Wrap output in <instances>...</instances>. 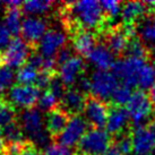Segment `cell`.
I'll list each match as a JSON object with an SVG mask.
<instances>
[{"mask_svg": "<svg viewBox=\"0 0 155 155\" xmlns=\"http://www.w3.org/2000/svg\"><path fill=\"white\" fill-rule=\"evenodd\" d=\"M85 69H86V65L83 57L75 56L61 67H59L58 75L61 78V81L65 83L66 86L69 88V87H74L78 78L85 74Z\"/></svg>", "mask_w": 155, "mask_h": 155, "instance_id": "2e32d148", "label": "cell"}, {"mask_svg": "<svg viewBox=\"0 0 155 155\" xmlns=\"http://www.w3.org/2000/svg\"><path fill=\"white\" fill-rule=\"evenodd\" d=\"M34 51V49L27 44L19 36H16L12 40L9 47L1 54L2 57V65L7 66L12 69H19L26 65L28 57Z\"/></svg>", "mask_w": 155, "mask_h": 155, "instance_id": "8992f818", "label": "cell"}, {"mask_svg": "<svg viewBox=\"0 0 155 155\" xmlns=\"http://www.w3.org/2000/svg\"><path fill=\"white\" fill-rule=\"evenodd\" d=\"M126 109L130 117L131 130L146 127L155 118L154 107L145 91L137 90L133 93V96Z\"/></svg>", "mask_w": 155, "mask_h": 155, "instance_id": "7a4b0ae2", "label": "cell"}, {"mask_svg": "<svg viewBox=\"0 0 155 155\" xmlns=\"http://www.w3.org/2000/svg\"><path fill=\"white\" fill-rule=\"evenodd\" d=\"M131 96H133L131 88L120 83L113 92L111 99H110L111 100L110 103L113 105H118V107H124V105H127L129 103Z\"/></svg>", "mask_w": 155, "mask_h": 155, "instance_id": "f1b7e54d", "label": "cell"}, {"mask_svg": "<svg viewBox=\"0 0 155 155\" xmlns=\"http://www.w3.org/2000/svg\"><path fill=\"white\" fill-rule=\"evenodd\" d=\"M49 28V22L47 18L41 16H27L23 19L22 24V39L27 44H30L34 50H36L38 44L42 40L44 34Z\"/></svg>", "mask_w": 155, "mask_h": 155, "instance_id": "9c48e42d", "label": "cell"}, {"mask_svg": "<svg viewBox=\"0 0 155 155\" xmlns=\"http://www.w3.org/2000/svg\"><path fill=\"white\" fill-rule=\"evenodd\" d=\"M91 94L107 102L111 99L114 90L120 84L116 76L107 70H95L91 76Z\"/></svg>", "mask_w": 155, "mask_h": 155, "instance_id": "30bf717a", "label": "cell"}, {"mask_svg": "<svg viewBox=\"0 0 155 155\" xmlns=\"http://www.w3.org/2000/svg\"><path fill=\"white\" fill-rule=\"evenodd\" d=\"M17 119L18 113L16 108L6 97L0 96V128H4Z\"/></svg>", "mask_w": 155, "mask_h": 155, "instance_id": "484cf974", "label": "cell"}, {"mask_svg": "<svg viewBox=\"0 0 155 155\" xmlns=\"http://www.w3.org/2000/svg\"><path fill=\"white\" fill-rule=\"evenodd\" d=\"M12 33L8 31V28L5 26V24L0 23V54H2L6 49L9 47L12 42Z\"/></svg>", "mask_w": 155, "mask_h": 155, "instance_id": "8d00e7d4", "label": "cell"}, {"mask_svg": "<svg viewBox=\"0 0 155 155\" xmlns=\"http://www.w3.org/2000/svg\"><path fill=\"white\" fill-rule=\"evenodd\" d=\"M18 122L22 126L26 139L30 142L39 134L45 130L44 129L45 120L42 114V111H40L38 107L21 110L18 114Z\"/></svg>", "mask_w": 155, "mask_h": 155, "instance_id": "7c38bea8", "label": "cell"}, {"mask_svg": "<svg viewBox=\"0 0 155 155\" xmlns=\"http://www.w3.org/2000/svg\"><path fill=\"white\" fill-rule=\"evenodd\" d=\"M56 2L49 1V0H31V1H24L22 5L23 14H26L27 16H40L43 14H48L51 12L54 7Z\"/></svg>", "mask_w": 155, "mask_h": 155, "instance_id": "603a6c76", "label": "cell"}, {"mask_svg": "<svg viewBox=\"0 0 155 155\" xmlns=\"http://www.w3.org/2000/svg\"><path fill=\"white\" fill-rule=\"evenodd\" d=\"M152 68H153V71H154V74H155V59L152 61Z\"/></svg>", "mask_w": 155, "mask_h": 155, "instance_id": "7bdbcfd3", "label": "cell"}, {"mask_svg": "<svg viewBox=\"0 0 155 155\" xmlns=\"http://www.w3.org/2000/svg\"><path fill=\"white\" fill-rule=\"evenodd\" d=\"M38 75H39L38 69L26 64L18 69L17 74H16V81L21 85H32L36 81Z\"/></svg>", "mask_w": 155, "mask_h": 155, "instance_id": "4dcf8cb0", "label": "cell"}, {"mask_svg": "<svg viewBox=\"0 0 155 155\" xmlns=\"http://www.w3.org/2000/svg\"><path fill=\"white\" fill-rule=\"evenodd\" d=\"M113 138L104 129L90 128L76 146V155H104L112 146Z\"/></svg>", "mask_w": 155, "mask_h": 155, "instance_id": "3957f363", "label": "cell"}, {"mask_svg": "<svg viewBox=\"0 0 155 155\" xmlns=\"http://www.w3.org/2000/svg\"><path fill=\"white\" fill-rule=\"evenodd\" d=\"M130 129V117L127 109L111 104L107 122V131L112 137H116Z\"/></svg>", "mask_w": 155, "mask_h": 155, "instance_id": "5bb4252c", "label": "cell"}, {"mask_svg": "<svg viewBox=\"0 0 155 155\" xmlns=\"http://www.w3.org/2000/svg\"><path fill=\"white\" fill-rule=\"evenodd\" d=\"M45 155H76V152L71 151L70 147L60 145L58 143H52L45 150Z\"/></svg>", "mask_w": 155, "mask_h": 155, "instance_id": "d590c367", "label": "cell"}, {"mask_svg": "<svg viewBox=\"0 0 155 155\" xmlns=\"http://www.w3.org/2000/svg\"><path fill=\"white\" fill-rule=\"evenodd\" d=\"M74 87H76L78 91H81L82 93H84L85 95H90L91 88H92V83H91V78L85 76V74L81 76L77 79L76 84L74 85Z\"/></svg>", "mask_w": 155, "mask_h": 155, "instance_id": "74e56055", "label": "cell"}, {"mask_svg": "<svg viewBox=\"0 0 155 155\" xmlns=\"http://www.w3.org/2000/svg\"><path fill=\"white\" fill-rule=\"evenodd\" d=\"M6 142L4 139L2 135V129L0 128V155H6Z\"/></svg>", "mask_w": 155, "mask_h": 155, "instance_id": "ab89813d", "label": "cell"}, {"mask_svg": "<svg viewBox=\"0 0 155 155\" xmlns=\"http://www.w3.org/2000/svg\"><path fill=\"white\" fill-rule=\"evenodd\" d=\"M113 138L112 145L120 152L121 155H131L133 148V137H131V129L121 134L119 136H116Z\"/></svg>", "mask_w": 155, "mask_h": 155, "instance_id": "4316f807", "label": "cell"}, {"mask_svg": "<svg viewBox=\"0 0 155 155\" xmlns=\"http://www.w3.org/2000/svg\"><path fill=\"white\" fill-rule=\"evenodd\" d=\"M2 129V135H4V139L6 142V145H13V144H19L27 140L24 136L25 134L22 129V126L18 122V119L14 121L8 126H6Z\"/></svg>", "mask_w": 155, "mask_h": 155, "instance_id": "cb8c5ba5", "label": "cell"}, {"mask_svg": "<svg viewBox=\"0 0 155 155\" xmlns=\"http://www.w3.org/2000/svg\"><path fill=\"white\" fill-rule=\"evenodd\" d=\"M101 35H102L101 36L102 43L112 52L113 56H125L128 43H129L130 35L122 26V24L116 26V27L104 30L101 33Z\"/></svg>", "mask_w": 155, "mask_h": 155, "instance_id": "8fae6325", "label": "cell"}, {"mask_svg": "<svg viewBox=\"0 0 155 155\" xmlns=\"http://www.w3.org/2000/svg\"><path fill=\"white\" fill-rule=\"evenodd\" d=\"M67 34L87 30L101 34L105 28V15L101 4L94 0L64 2L58 9Z\"/></svg>", "mask_w": 155, "mask_h": 155, "instance_id": "6da1fadb", "label": "cell"}, {"mask_svg": "<svg viewBox=\"0 0 155 155\" xmlns=\"http://www.w3.org/2000/svg\"><path fill=\"white\" fill-rule=\"evenodd\" d=\"M69 120L70 116L60 107L48 112L45 117V127H47L45 129L52 136L53 140L66 129Z\"/></svg>", "mask_w": 155, "mask_h": 155, "instance_id": "d6986e66", "label": "cell"}, {"mask_svg": "<svg viewBox=\"0 0 155 155\" xmlns=\"http://www.w3.org/2000/svg\"><path fill=\"white\" fill-rule=\"evenodd\" d=\"M68 44V38L59 28H49L36 47V51L44 58H54L57 53Z\"/></svg>", "mask_w": 155, "mask_h": 155, "instance_id": "4fadbf2b", "label": "cell"}, {"mask_svg": "<svg viewBox=\"0 0 155 155\" xmlns=\"http://www.w3.org/2000/svg\"><path fill=\"white\" fill-rule=\"evenodd\" d=\"M110 108L111 104L108 103L107 101H103L92 94L87 95L83 113L91 128L103 129L104 127H107Z\"/></svg>", "mask_w": 155, "mask_h": 155, "instance_id": "5b68a950", "label": "cell"}, {"mask_svg": "<svg viewBox=\"0 0 155 155\" xmlns=\"http://www.w3.org/2000/svg\"><path fill=\"white\" fill-rule=\"evenodd\" d=\"M155 85V74L153 71L152 66L145 65L144 68L140 70L139 76H138V87L139 90L146 91L151 90Z\"/></svg>", "mask_w": 155, "mask_h": 155, "instance_id": "1f68e13d", "label": "cell"}, {"mask_svg": "<svg viewBox=\"0 0 155 155\" xmlns=\"http://www.w3.org/2000/svg\"><path fill=\"white\" fill-rule=\"evenodd\" d=\"M19 155H45V153L42 150H40L36 146H34L30 140H27L25 147L23 148L22 153Z\"/></svg>", "mask_w": 155, "mask_h": 155, "instance_id": "f35d334b", "label": "cell"}, {"mask_svg": "<svg viewBox=\"0 0 155 155\" xmlns=\"http://www.w3.org/2000/svg\"><path fill=\"white\" fill-rule=\"evenodd\" d=\"M151 56V52L147 49V47L143 43V41L139 39L137 34L131 36L129 39V43L126 50L125 57H131V58H138L147 60Z\"/></svg>", "mask_w": 155, "mask_h": 155, "instance_id": "d4e9b609", "label": "cell"}, {"mask_svg": "<svg viewBox=\"0 0 155 155\" xmlns=\"http://www.w3.org/2000/svg\"><path fill=\"white\" fill-rule=\"evenodd\" d=\"M148 97H150L152 104H153V107H154V109H155V85L152 87L151 90H150V93H148Z\"/></svg>", "mask_w": 155, "mask_h": 155, "instance_id": "60d3db41", "label": "cell"}, {"mask_svg": "<svg viewBox=\"0 0 155 155\" xmlns=\"http://www.w3.org/2000/svg\"><path fill=\"white\" fill-rule=\"evenodd\" d=\"M2 65V57H1V54H0V66Z\"/></svg>", "mask_w": 155, "mask_h": 155, "instance_id": "ee69618b", "label": "cell"}, {"mask_svg": "<svg viewBox=\"0 0 155 155\" xmlns=\"http://www.w3.org/2000/svg\"><path fill=\"white\" fill-rule=\"evenodd\" d=\"M16 79V74L14 69L9 68L7 66H0V96L5 97V93L10 91L14 86V83Z\"/></svg>", "mask_w": 155, "mask_h": 155, "instance_id": "83f0119b", "label": "cell"}, {"mask_svg": "<svg viewBox=\"0 0 155 155\" xmlns=\"http://www.w3.org/2000/svg\"><path fill=\"white\" fill-rule=\"evenodd\" d=\"M67 88L68 87L65 85V83L61 81V78L59 77V75H58V73L53 76V78H52L51 81V84H50V87H49V90L51 93H53V94L56 95L58 99L60 100L64 97V95H65L66 91H67Z\"/></svg>", "mask_w": 155, "mask_h": 155, "instance_id": "836d02e7", "label": "cell"}, {"mask_svg": "<svg viewBox=\"0 0 155 155\" xmlns=\"http://www.w3.org/2000/svg\"><path fill=\"white\" fill-rule=\"evenodd\" d=\"M97 33L87 30H77L70 34V44L75 52L81 57H88L94 48L99 44Z\"/></svg>", "mask_w": 155, "mask_h": 155, "instance_id": "9a60e30c", "label": "cell"}, {"mask_svg": "<svg viewBox=\"0 0 155 155\" xmlns=\"http://www.w3.org/2000/svg\"><path fill=\"white\" fill-rule=\"evenodd\" d=\"M59 107H60V100L50 91H45L43 94H41L38 102V109L40 111L48 113Z\"/></svg>", "mask_w": 155, "mask_h": 155, "instance_id": "f546056e", "label": "cell"}, {"mask_svg": "<svg viewBox=\"0 0 155 155\" xmlns=\"http://www.w3.org/2000/svg\"><path fill=\"white\" fill-rule=\"evenodd\" d=\"M87 95L78 91L76 87H69L60 101V108L70 117L79 116L84 112Z\"/></svg>", "mask_w": 155, "mask_h": 155, "instance_id": "e0dca14e", "label": "cell"}, {"mask_svg": "<svg viewBox=\"0 0 155 155\" xmlns=\"http://www.w3.org/2000/svg\"><path fill=\"white\" fill-rule=\"evenodd\" d=\"M104 155H121V153L118 151V150H117V148L113 146V145H112V146L108 150V152H107V153H105Z\"/></svg>", "mask_w": 155, "mask_h": 155, "instance_id": "b9f144b4", "label": "cell"}, {"mask_svg": "<svg viewBox=\"0 0 155 155\" xmlns=\"http://www.w3.org/2000/svg\"><path fill=\"white\" fill-rule=\"evenodd\" d=\"M74 53H75V50H74L71 44H67L66 47L62 48L60 51L57 53V56L54 57L57 65H58V69H59V67H61V66L64 65V64H66L68 60H70L73 57H75Z\"/></svg>", "mask_w": 155, "mask_h": 155, "instance_id": "e575fe53", "label": "cell"}, {"mask_svg": "<svg viewBox=\"0 0 155 155\" xmlns=\"http://www.w3.org/2000/svg\"><path fill=\"white\" fill-rule=\"evenodd\" d=\"M147 14V8L140 1H127L122 5L121 24L124 26H136L140 19Z\"/></svg>", "mask_w": 155, "mask_h": 155, "instance_id": "ffe728a7", "label": "cell"}, {"mask_svg": "<svg viewBox=\"0 0 155 155\" xmlns=\"http://www.w3.org/2000/svg\"><path fill=\"white\" fill-rule=\"evenodd\" d=\"M87 59L92 65L97 68V70H108L112 68L116 62L112 52L102 42H99L94 50L88 54Z\"/></svg>", "mask_w": 155, "mask_h": 155, "instance_id": "44dd1931", "label": "cell"}, {"mask_svg": "<svg viewBox=\"0 0 155 155\" xmlns=\"http://www.w3.org/2000/svg\"><path fill=\"white\" fill-rule=\"evenodd\" d=\"M58 71H45V70H41L39 71V75H38V78L34 83V86H36L40 91H44V90H49L50 87V84H51V81L53 76L56 75Z\"/></svg>", "mask_w": 155, "mask_h": 155, "instance_id": "d6a6232c", "label": "cell"}, {"mask_svg": "<svg viewBox=\"0 0 155 155\" xmlns=\"http://www.w3.org/2000/svg\"><path fill=\"white\" fill-rule=\"evenodd\" d=\"M145 65L146 60L144 59L125 57L117 60L111 69L117 79L121 81V84L134 88L138 86V76Z\"/></svg>", "mask_w": 155, "mask_h": 155, "instance_id": "277c9868", "label": "cell"}, {"mask_svg": "<svg viewBox=\"0 0 155 155\" xmlns=\"http://www.w3.org/2000/svg\"><path fill=\"white\" fill-rule=\"evenodd\" d=\"M88 127V122L82 114L70 117L66 129L58 137L54 138V142L67 147L77 146L84 135L90 130Z\"/></svg>", "mask_w": 155, "mask_h": 155, "instance_id": "52a82bcc", "label": "cell"}, {"mask_svg": "<svg viewBox=\"0 0 155 155\" xmlns=\"http://www.w3.org/2000/svg\"><path fill=\"white\" fill-rule=\"evenodd\" d=\"M136 33L151 54L155 52V15L146 14L136 24Z\"/></svg>", "mask_w": 155, "mask_h": 155, "instance_id": "ac0fdd59", "label": "cell"}, {"mask_svg": "<svg viewBox=\"0 0 155 155\" xmlns=\"http://www.w3.org/2000/svg\"><path fill=\"white\" fill-rule=\"evenodd\" d=\"M22 7H6L4 15V24L15 38L21 34L22 31Z\"/></svg>", "mask_w": 155, "mask_h": 155, "instance_id": "7402d4cb", "label": "cell"}, {"mask_svg": "<svg viewBox=\"0 0 155 155\" xmlns=\"http://www.w3.org/2000/svg\"><path fill=\"white\" fill-rule=\"evenodd\" d=\"M41 96L40 90L34 85H14L8 92L7 100L15 108L21 110L34 108Z\"/></svg>", "mask_w": 155, "mask_h": 155, "instance_id": "ba28073f", "label": "cell"}]
</instances>
